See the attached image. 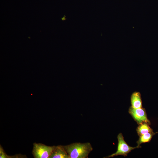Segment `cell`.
Masks as SVG:
<instances>
[{
	"label": "cell",
	"instance_id": "1",
	"mask_svg": "<svg viewBox=\"0 0 158 158\" xmlns=\"http://www.w3.org/2000/svg\"><path fill=\"white\" fill-rule=\"evenodd\" d=\"M63 147L70 158H87L93 150L89 142H75Z\"/></svg>",
	"mask_w": 158,
	"mask_h": 158
},
{
	"label": "cell",
	"instance_id": "2",
	"mask_svg": "<svg viewBox=\"0 0 158 158\" xmlns=\"http://www.w3.org/2000/svg\"><path fill=\"white\" fill-rule=\"evenodd\" d=\"M55 147L35 143L33 144L32 154L35 158H49Z\"/></svg>",
	"mask_w": 158,
	"mask_h": 158
},
{
	"label": "cell",
	"instance_id": "3",
	"mask_svg": "<svg viewBox=\"0 0 158 158\" xmlns=\"http://www.w3.org/2000/svg\"><path fill=\"white\" fill-rule=\"evenodd\" d=\"M117 138L118 145L117 151L115 153L104 158H110L118 155L126 157L132 150L139 148L138 146L132 147L128 145L124 140L121 133H120L118 135Z\"/></svg>",
	"mask_w": 158,
	"mask_h": 158
},
{
	"label": "cell",
	"instance_id": "4",
	"mask_svg": "<svg viewBox=\"0 0 158 158\" xmlns=\"http://www.w3.org/2000/svg\"><path fill=\"white\" fill-rule=\"evenodd\" d=\"M128 112L138 125L143 122L147 123L150 125L151 124L145 108L143 107L134 108L130 106Z\"/></svg>",
	"mask_w": 158,
	"mask_h": 158
},
{
	"label": "cell",
	"instance_id": "5",
	"mask_svg": "<svg viewBox=\"0 0 158 158\" xmlns=\"http://www.w3.org/2000/svg\"><path fill=\"white\" fill-rule=\"evenodd\" d=\"M49 158H70L63 146H55Z\"/></svg>",
	"mask_w": 158,
	"mask_h": 158
},
{
	"label": "cell",
	"instance_id": "6",
	"mask_svg": "<svg viewBox=\"0 0 158 158\" xmlns=\"http://www.w3.org/2000/svg\"><path fill=\"white\" fill-rule=\"evenodd\" d=\"M131 107L134 108L142 107V103L140 93L135 91L131 94L130 97Z\"/></svg>",
	"mask_w": 158,
	"mask_h": 158
},
{
	"label": "cell",
	"instance_id": "7",
	"mask_svg": "<svg viewBox=\"0 0 158 158\" xmlns=\"http://www.w3.org/2000/svg\"><path fill=\"white\" fill-rule=\"evenodd\" d=\"M149 125L146 122H143L138 125L136 129V131L139 136L146 133L154 132Z\"/></svg>",
	"mask_w": 158,
	"mask_h": 158
},
{
	"label": "cell",
	"instance_id": "8",
	"mask_svg": "<svg viewBox=\"0 0 158 158\" xmlns=\"http://www.w3.org/2000/svg\"><path fill=\"white\" fill-rule=\"evenodd\" d=\"M157 133H145L139 136L138 140L137 142V145L139 147L142 143L149 142L152 137Z\"/></svg>",
	"mask_w": 158,
	"mask_h": 158
},
{
	"label": "cell",
	"instance_id": "9",
	"mask_svg": "<svg viewBox=\"0 0 158 158\" xmlns=\"http://www.w3.org/2000/svg\"><path fill=\"white\" fill-rule=\"evenodd\" d=\"M0 158H8V156L6 154L2 147L0 145Z\"/></svg>",
	"mask_w": 158,
	"mask_h": 158
}]
</instances>
